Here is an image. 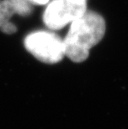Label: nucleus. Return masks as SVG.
I'll return each instance as SVG.
<instances>
[{
	"label": "nucleus",
	"mask_w": 128,
	"mask_h": 129,
	"mask_svg": "<svg viewBox=\"0 0 128 129\" xmlns=\"http://www.w3.org/2000/svg\"><path fill=\"white\" fill-rule=\"evenodd\" d=\"M24 46L32 56L44 63H57L65 56L63 40L52 32L32 33L26 37Z\"/></svg>",
	"instance_id": "f03ea898"
},
{
	"label": "nucleus",
	"mask_w": 128,
	"mask_h": 129,
	"mask_svg": "<svg viewBox=\"0 0 128 129\" xmlns=\"http://www.w3.org/2000/svg\"><path fill=\"white\" fill-rule=\"evenodd\" d=\"M87 11V0H53L48 5L42 19L52 30L62 28L72 23Z\"/></svg>",
	"instance_id": "7ed1b4c3"
},
{
	"label": "nucleus",
	"mask_w": 128,
	"mask_h": 129,
	"mask_svg": "<svg viewBox=\"0 0 128 129\" xmlns=\"http://www.w3.org/2000/svg\"><path fill=\"white\" fill-rule=\"evenodd\" d=\"M32 5L28 0H0V29L12 23L10 18L13 15H30Z\"/></svg>",
	"instance_id": "20e7f679"
},
{
	"label": "nucleus",
	"mask_w": 128,
	"mask_h": 129,
	"mask_svg": "<svg viewBox=\"0 0 128 129\" xmlns=\"http://www.w3.org/2000/svg\"><path fill=\"white\" fill-rule=\"evenodd\" d=\"M28 1L32 4H37V5H44L47 4L49 0H28Z\"/></svg>",
	"instance_id": "39448f33"
},
{
	"label": "nucleus",
	"mask_w": 128,
	"mask_h": 129,
	"mask_svg": "<svg viewBox=\"0 0 128 129\" xmlns=\"http://www.w3.org/2000/svg\"><path fill=\"white\" fill-rule=\"evenodd\" d=\"M106 31V23L98 13H86L71 23L70 28L63 39L65 56L75 62H81L88 57L90 49L102 39Z\"/></svg>",
	"instance_id": "f257e3e1"
}]
</instances>
